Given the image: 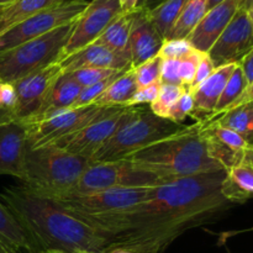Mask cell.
Masks as SVG:
<instances>
[{
    "label": "cell",
    "instance_id": "cell-1",
    "mask_svg": "<svg viewBox=\"0 0 253 253\" xmlns=\"http://www.w3.org/2000/svg\"><path fill=\"white\" fill-rule=\"evenodd\" d=\"M224 178L220 170L153 187L126 216L110 250L161 253L189 230L215 221L232 205L222 194Z\"/></svg>",
    "mask_w": 253,
    "mask_h": 253
},
{
    "label": "cell",
    "instance_id": "cell-2",
    "mask_svg": "<svg viewBox=\"0 0 253 253\" xmlns=\"http://www.w3.org/2000/svg\"><path fill=\"white\" fill-rule=\"evenodd\" d=\"M5 207L29 234L40 251L57 249L67 253H106L109 240L57 204L29 188H6L1 193Z\"/></svg>",
    "mask_w": 253,
    "mask_h": 253
},
{
    "label": "cell",
    "instance_id": "cell-3",
    "mask_svg": "<svg viewBox=\"0 0 253 253\" xmlns=\"http://www.w3.org/2000/svg\"><path fill=\"white\" fill-rule=\"evenodd\" d=\"M125 160L157 175L166 183L225 168L212 157L200 121L150 143Z\"/></svg>",
    "mask_w": 253,
    "mask_h": 253
},
{
    "label": "cell",
    "instance_id": "cell-4",
    "mask_svg": "<svg viewBox=\"0 0 253 253\" xmlns=\"http://www.w3.org/2000/svg\"><path fill=\"white\" fill-rule=\"evenodd\" d=\"M152 188H124L44 197L54 200L67 211L100 231L109 240L110 251L113 240L123 230L126 216L150 197Z\"/></svg>",
    "mask_w": 253,
    "mask_h": 253
},
{
    "label": "cell",
    "instance_id": "cell-5",
    "mask_svg": "<svg viewBox=\"0 0 253 253\" xmlns=\"http://www.w3.org/2000/svg\"><path fill=\"white\" fill-rule=\"evenodd\" d=\"M91 161L54 145L29 148L22 185L42 195L71 192Z\"/></svg>",
    "mask_w": 253,
    "mask_h": 253
},
{
    "label": "cell",
    "instance_id": "cell-6",
    "mask_svg": "<svg viewBox=\"0 0 253 253\" xmlns=\"http://www.w3.org/2000/svg\"><path fill=\"white\" fill-rule=\"evenodd\" d=\"M182 127L183 125L155 115L150 108L133 106L123 125L90 161L108 162L125 160L136 151L177 132Z\"/></svg>",
    "mask_w": 253,
    "mask_h": 253
},
{
    "label": "cell",
    "instance_id": "cell-7",
    "mask_svg": "<svg viewBox=\"0 0 253 253\" xmlns=\"http://www.w3.org/2000/svg\"><path fill=\"white\" fill-rule=\"evenodd\" d=\"M74 22L0 52V81L15 83L34 72L61 61Z\"/></svg>",
    "mask_w": 253,
    "mask_h": 253
},
{
    "label": "cell",
    "instance_id": "cell-8",
    "mask_svg": "<svg viewBox=\"0 0 253 253\" xmlns=\"http://www.w3.org/2000/svg\"><path fill=\"white\" fill-rule=\"evenodd\" d=\"M165 183V180L158 178L157 175L137 167L135 163L128 160L108 161V162L91 161L90 165L79 178L78 183L68 193L83 194V193L108 189L158 187Z\"/></svg>",
    "mask_w": 253,
    "mask_h": 253
},
{
    "label": "cell",
    "instance_id": "cell-9",
    "mask_svg": "<svg viewBox=\"0 0 253 253\" xmlns=\"http://www.w3.org/2000/svg\"><path fill=\"white\" fill-rule=\"evenodd\" d=\"M88 2L86 0H66L19 22L7 31L0 34V52L14 48L58 27L72 24L85 10Z\"/></svg>",
    "mask_w": 253,
    "mask_h": 253
},
{
    "label": "cell",
    "instance_id": "cell-10",
    "mask_svg": "<svg viewBox=\"0 0 253 253\" xmlns=\"http://www.w3.org/2000/svg\"><path fill=\"white\" fill-rule=\"evenodd\" d=\"M109 108L110 106H96L93 104L83 108H68L26 124L29 148L51 145L57 140L72 135L103 115Z\"/></svg>",
    "mask_w": 253,
    "mask_h": 253
},
{
    "label": "cell",
    "instance_id": "cell-11",
    "mask_svg": "<svg viewBox=\"0 0 253 253\" xmlns=\"http://www.w3.org/2000/svg\"><path fill=\"white\" fill-rule=\"evenodd\" d=\"M132 108L133 106H110L103 115L94 119L88 125L51 145L63 148L72 155L91 160L123 125Z\"/></svg>",
    "mask_w": 253,
    "mask_h": 253
},
{
    "label": "cell",
    "instance_id": "cell-12",
    "mask_svg": "<svg viewBox=\"0 0 253 253\" xmlns=\"http://www.w3.org/2000/svg\"><path fill=\"white\" fill-rule=\"evenodd\" d=\"M119 0H91L74 22L73 31L62 53V58L93 43L106 27L123 14ZM61 58V59H62Z\"/></svg>",
    "mask_w": 253,
    "mask_h": 253
},
{
    "label": "cell",
    "instance_id": "cell-13",
    "mask_svg": "<svg viewBox=\"0 0 253 253\" xmlns=\"http://www.w3.org/2000/svg\"><path fill=\"white\" fill-rule=\"evenodd\" d=\"M62 74L63 68L58 61L12 83L17 96L14 110L15 120L27 123L34 119L43 106L53 84Z\"/></svg>",
    "mask_w": 253,
    "mask_h": 253
},
{
    "label": "cell",
    "instance_id": "cell-14",
    "mask_svg": "<svg viewBox=\"0 0 253 253\" xmlns=\"http://www.w3.org/2000/svg\"><path fill=\"white\" fill-rule=\"evenodd\" d=\"M253 48V25L246 10L239 9L208 56L215 68L230 63L239 64Z\"/></svg>",
    "mask_w": 253,
    "mask_h": 253
},
{
    "label": "cell",
    "instance_id": "cell-15",
    "mask_svg": "<svg viewBox=\"0 0 253 253\" xmlns=\"http://www.w3.org/2000/svg\"><path fill=\"white\" fill-rule=\"evenodd\" d=\"M27 151L26 124L15 119L0 124V175L24 182Z\"/></svg>",
    "mask_w": 253,
    "mask_h": 253
},
{
    "label": "cell",
    "instance_id": "cell-16",
    "mask_svg": "<svg viewBox=\"0 0 253 253\" xmlns=\"http://www.w3.org/2000/svg\"><path fill=\"white\" fill-rule=\"evenodd\" d=\"M237 10L239 5L236 0H225L221 4L208 10L199 24L187 37L193 48L202 53H208L226 29Z\"/></svg>",
    "mask_w": 253,
    "mask_h": 253
},
{
    "label": "cell",
    "instance_id": "cell-17",
    "mask_svg": "<svg viewBox=\"0 0 253 253\" xmlns=\"http://www.w3.org/2000/svg\"><path fill=\"white\" fill-rule=\"evenodd\" d=\"M63 73L83 68L126 69L131 67L130 54L118 53L101 44L93 43L78 49L71 56L59 61Z\"/></svg>",
    "mask_w": 253,
    "mask_h": 253
},
{
    "label": "cell",
    "instance_id": "cell-18",
    "mask_svg": "<svg viewBox=\"0 0 253 253\" xmlns=\"http://www.w3.org/2000/svg\"><path fill=\"white\" fill-rule=\"evenodd\" d=\"M163 41V37L151 21L147 10L137 7L128 40L131 66L136 67L151 57L156 56Z\"/></svg>",
    "mask_w": 253,
    "mask_h": 253
},
{
    "label": "cell",
    "instance_id": "cell-19",
    "mask_svg": "<svg viewBox=\"0 0 253 253\" xmlns=\"http://www.w3.org/2000/svg\"><path fill=\"white\" fill-rule=\"evenodd\" d=\"M236 67L237 63L217 67L202 84L190 91L193 101H194V111L192 114L193 119L197 121H204L212 115L217 101L224 91L225 85Z\"/></svg>",
    "mask_w": 253,
    "mask_h": 253
},
{
    "label": "cell",
    "instance_id": "cell-20",
    "mask_svg": "<svg viewBox=\"0 0 253 253\" xmlns=\"http://www.w3.org/2000/svg\"><path fill=\"white\" fill-rule=\"evenodd\" d=\"M221 189L231 204H244L253 198V147L244 151L225 170Z\"/></svg>",
    "mask_w": 253,
    "mask_h": 253
},
{
    "label": "cell",
    "instance_id": "cell-21",
    "mask_svg": "<svg viewBox=\"0 0 253 253\" xmlns=\"http://www.w3.org/2000/svg\"><path fill=\"white\" fill-rule=\"evenodd\" d=\"M82 89L83 88L77 82H74L68 74L63 73L57 79L56 83L53 84L52 89L49 90L48 96H47L46 101H44L43 106L39 111V114L34 119H31V120L25 124L34 123V121L46 118V116L57 113L59 110L72 108V105L78 99Z\"/></svg>",
    "mask_w": 253,
    "mask_h": 253
},
{
    "label": "cell",
    "instance_id": "cell-22",
    "mask_svg": "<svg viewBox=\"0 0 253 253\" xmlns=\"http://www.w3.org/2000/svg\"><path fill=\"white\" fill-rule=\"evenodd\" d=\"M66 0H12L0 6V34L7 31L19 22Z\"/></svg>",
    "mask_w": 253,
    "mask_h": 253
},
{
    "label": "cell",
    "instance_id": "cell-23",
    "mask_svg": "<svg viewBox=\"0 0 253 253\" xmlns=\"http://www.w3.org/2000/svg\"><path fill=\"white\" fill-rule=\"evenodd\" d=\"M0 241L15 252L20 250H24L29 253L41 252L29 234L22 229L19 221L1 202H0Z\"/></svg>",
    "mask_w": 253,
    "mask_h": 253
},
{
    "label": "cell",
    "instance_id": "cell-24",
    "mask_svg": "<svg viewBox=\"0 0 253 253\" xmlns=\"http://www.w3.org/2000/svg\"><path fill=\"white\" fill-rule=\"evenodd\" d=\"M135 15L136 9L132 11H124L106 27L105 31L94 42L108 47L111 51L118 52V53L130 54L128 40H130L131 27H132Z\"/></svg>",
    "mask_w": 253,
    "mask_h": 253
},
{
    "label": "cell",
    "instance_id": "cell-25",
    "mask_svg": "<svg viewBox=\"0 0 253 253\" xmlns=\"http://www.w3.org/2000/svg\"><path fill=\"white\" fill-rule=\"evenodd\" d=\"M136 90L137 85H136L133 67L131 66L118 79H115L98 99L93 101V105L126 106Z\"/></svg>",
    "mask_w": 253,
    "mask_h": 253
},
{
    "label": "cell",
    "instance_id": "cell-26",
    "mask_svg": "<svg viewBox=\"0 0 253 253\" xmlns=\"http://www.w3.org/2000/svg\"><path fill=\"white\" fill-rule=\"evenodd\" d=\"M203 123H214L222 127L230 128L253 145V101L230 109L219 118Z\"/></svg>",
    "mask_w": 253,
    "mask_h": 253
},
{
    "label": "cell",
    "instance_id": "cell-27",
    "mask_svg": "<svg viewBox=\"0 0 253 253\" xmlns=\"http://www.w3.org/2000/svg\"><path fill=\"white\" fill-rule=\"evenodd\" d=\"M208 11V0H188L165 40L187 39Z\"/></svg>",
    "mask_w": 253,
    "mask_h": 253
},
{
    "label": "cell",
    "instance_id": "cell-28",
    "mask_svg": "<svg viewBox=\"0 0 253 253\" xmlns=\"http://www.w3.org/2000/svg\"><path fill=\"white\" fill-rule=\"evenodd\" d=\"M187 1L188 0H163L157 6L147 10L151 21L153 22L163 40L167 37L168 32L170 31L174 22L179 17Z\"/></svg>",
    "mask_w": 253,
    "mask_h": 253
},
{
    "label": "cell",
    "instance_id": "cell-29",
    "mask_svg": "<svg viewBox=\"0 0 253 253\" xmlns=\"http://www.w3.org/2000/svg\"><path fill=\"white\" fill-rule=\"evenodd\" d=\"M247 85H249V83H247L246 78H245L244 72H242L241 67L237 64L234 73L231 74L229 82L225 85V89L222 91L221 96H220L219 101H217L214 113H212V115L210 118H208L204 121H211L214 119L219 118L220 115H222L242 95V93L247 88Z\"/></svg>",
    "mask_w": 253,
    "mask_h": 253
},
{
    "label": "cell",
    "instance_id": "cell-30",
    "mask_svg": "<svg viewBox=\"0 0 253 253\" xmlns=\"http://www.w3.org/2000/svg\"><path fill=\"white\" fill-rule=\"evenodd\" d=\"M200 123L209 135H211L217 142L221 143L224 147L232 151V152L240 153L253 147V145L247 142L241 135L230 130V128L222 127V126L216 125L214 123H203V121H200Z\"/></svg>",
    "mask_w": 253,
    "mask_h": 253
},
{
    "label": "cell",
    "instance_id": "cell-31",
    "mask_svg": "<svg viewBox=\"0 0 253 253\" xmlns=\"http://www.w3.org/2000/svg\"><path fill=\"white\" fill-rule=\"evenodd\" d=\"M185 88L180 85H172V84H162L158 93L157 98L150 104L148 108L151 109L155 115L160 116V118L167 119L168 113L174 105L175 101L180 96Z\"/></svg>",
    "mask_w": 253,
    "mask_h": 253
},
{
    "label": "cell",
    "instance_id": "cell-32",
    "mask_svg": "<svg viewBox=\"0 0 253 253\" xmlns=\"http://www.w3.org/2000/svg\"><path fill=\"white\" fill-rule=\"evenodd\" d=\"M161 68H162V58L157 54L133 67L137 89L150 85L156 82H161Z\"/></svg>",
    "mask_w": 253,
    "mask_h": 253
},
{
    "label": "cell",
    "instance_id": "cell-33",
    "mask_svg": "<svg viewBox=\"0 0 253 253\" xmlns=\"http://www.w3.org/2000/svg\"><path fill=\"white\" fill-rule=\"evenodd\" d=\"M120 71H123V69L83 68L77 69V71L73 72H68L67 74H68L74 82H77L82 88H86V86H90L93 85V84L98 83V82H101L104 81V79L109 78V77L114 76V74H116Z\"/></svg>",
    "mask_w": 253,
    "mask_h": 253
},
{
    "label": "cell",
    "instance_id": "cell-34",
    "mask_svg": "<svg viewBox=\"0 0 253 253\" xmlns=\"http://www.w3.org/2000/svg\"><path fill=\"white\" fill-rule=\"evenodd\" d=\"M125 71H126V69H123V71L118 72L116 74H114V76L109 77V78H106V79H104V81L98 82V83L93 84V85L86 86V88L82 89L81 94H79V96H78V99H77L76 103L72 105V108H83V106H86V105H90V104H93V101L95 100V99H98L99 96H100L101 94H103L104 91H105L106 89H108L109 86L111 85V83H113L115 79H118L119 77H120L121 74H123Z\"/></svg>",
    "mask_w": 253,
    "mask_h": 253
},
{
    "label": "cell",
    "instance_id": "cell-35",
    "mask_svg": "<svg viewBox=\"0 0 253 253\" xmlns=\"http://www.w3.org/2000/svg\"><path fill=\"white\" fill-rule=\"evenodd\" d=\"M193 111H194L193 96L188 89H184L179 98H178V100L175 101L174 105L172 106L169 113H168L167 120L178 124V125H183V121L187 119V116H192Z\"/></svg>",
    "mask_w": 253,
    "mask_h": 253
},
{
    "label": "cell",
    "instance_id": "cell-36",
    "mask_svg": "<svg viewBox=\"0 0 253 253\" xmlns=\"http://www.w3.org/2000/svg\"><path fill=\"white\" fill-rule=\"evenodd\" d=\"M200 57H202V52L193 48L192 52L179 59V77L183 88L189 89L193 84Z\"/></svg>",
    "mask_w": 253,
    "mask_h": 253
},
{
    "label": "cell",
    "instance_id": "cell-37",
    "mask_svg": "<svg viewBox=\"0 0 253 253\" xmlns=\"http://www.w3.org/2000/svg\"><path fill=\"white\" fill-rule=\"evenodd\" d=\"M193 47L187 39L165 40L157 56L162 59H180L192 52Z\"/></svg>",
    "mask_w": 253,
    "mask_h": 253
},
{
    "label": "cell",
    "instance_id": "cell-38",
    "mask_svg": "<svg viewBox=\"0 0 253 253\" xmlns=\"http://www.w3.org/2000/svg\"><path fill=\"white\" fill-rule=\"evenodd\" d=\"M16 100L17 96L14 84L0 81V113L14 119Z\"/></svg>",
    "mask_w": 253,
    "mask_h": 253
},
{
    "label": "cell",
    "instance_id": "cell-39",
    "mask_svg": "<svg viewBox=\"0 0 253 253\" xmlns=\"http://www.w3.org/2000/svg\"><path fill=\"white\" fill-rule=\"evenodd\" d=\"M161 85H162L161 82H156V83L150 84L147 86H143V88H138L135 91V94L131 96V99L128 100L126 106H138L142 105V104H151L157 98Z\"/></svg>",
    "mask_w": 253,
    "mask_h": 253
},
{
    "label": "cell",
    "instance_id": "cell-40",
    "mask_svg": "<svg viewBox=\"0 0 253 253\" xmlns=\"http://www.w3.org/2000/svg\"><path fill=\"white\" fill-rule=\"evenodd\" d=\"M161 83L183 86L179 77V59H162Z\"/></svg>",
    "mask_w": 253,
    "mask_h": 253
},
{
    "label": "cell",
    "instance_id": "cell-41",
    "mask_svg": "<svg viewBox=\"0 0 253 253\" xmlns=\"http://www.w3.org/2000/svg\"><path fill=\"white\" fill-rule=\"evenodd\" d=\"M215 71V66L212 63V61L210 59V57L208 56V53H202V57H200L199 64H198L197 73H195L194 81H193V84L190 85V88L188 89L189 91L194 90L199 84H202L212 72Z\"/></svg>",
    "mask_w": 253,
    "mask_h": 253
},
{
    "label": "cell",
    "instance_id": "cell-42",
    "mask_svg": "<svg viewBox=\"0 0 253 253\" xmlns=\"http://www.w3.org/2000/svg\"><path fill=\"white\" fill-rule=\"evenodd\" d=\"M239 66L241 67L242 72L245 74V78H246L247 83H252L253 82V48L252 51L242 59L239 63Z\"/></svg>",
    "mask_w": 253,
    "mask_h": 253
},
{
    "label": "cell",
    "instance_id": "cell-43",
    "mask_svg": "<svg viewBox=\"0 0 253 253\" xmlns=\"http://www.w3.org/2000/svg\"><path fill=\"white\" fill-rule=\"evenodd\" d=\"M250 101H253V82H252V83H250L249 85H247V88L245 89V91L242 93V95L240 96V98L237 99V100L235 101V103L232 104V105L230 106L229 109H227V110H230V109L237 108V106L242 105V104L250 103ZM226 111H225V113H226Z\"/></svg>",
    "mask_w": 253,
    "mask_h": 253
},
{
    "label": "cell",
    "instance_id": "cell-44",
    "mask_svg": "<svg viewBox=\"0 0 253 253\" xmlns=\"http://www.w3.org/2000/svg\"><path fill=\"white\" fill-rule=\"evenodd\" d=\"M138 1L140 0H119L123 11H132V10L137 9Z\"/></svg>",
    "mask_w": 253,
    "mask_h": 253
},
{
    "label": "cell",
    "instance_id": "cell-45",
    "mask_svg": "<svg viewBox=\"0 0 253 253\" xmlns=\"http://www.w3.org/2000/svg\"><path fill=\"white\" fill-rule=\"evenodd\" d=\"M163 0H140L138 1L137 7H142V9L146 10H151L153 9L155 6H157L158 4H161Z\"/></svg>",
    "mask_w": 253,
    "mask_h": 253
},
{
    "label": "cell",
    "instance_id": "cell-46",
    "mask_svg": "<svg viewBox=\"0 0 253 253\" xmlns=\"http://www.w3.org/2000/svg\"><path fill=\"white\" fill-rule=\"evenodd\" d=\"M237 1V5H239V9H242V10H249L250 7H251L253 0H236Z\"/></svg>",
    "mask_w": 253,
    "mask_h": 253
},
{
    "label": "cell",
    "instance_id": "cell-47",
    "mask_svg": "<svg viewBox=\"0 0 253 253\" xmlns=\"http://www.w3.org/2000/svg\"><path fill=\"white\" fill-rule=\"evenodd\" d=\"M225 0H208V10L212 9V7H215L216 5L221 4V2H224Z\"/></svg>",
    "mask_w": 253,
    "mask_h": 253
},
{
    "label": "cell",
    "instance_id": "cell-48",
    "mask_svg": "<svg viewBox=\"0 0 253 253\" xmlns=\"http://www.w3.org/2000/svg\"><path fill=\"white\" fill-rule=\"evenodd\" d=\"M106 253H136V252L130 251V250H126V249H113Z\"/></svg>",
    "mask_w": 253,
    "mask_h": 253
},
{
    "label": "cell",
    "instance_id": "cell-49",
    "mask_svg": "<svg viewBox=\"0 0 253 253\" xmlns=\"http://www.w3.org/2000/svg\"><path fill=\"white\" fill-rule=\"evenodd\" d=\"M40 253H67L62 250H57V249H47V250H42Z\"/></svg>",
    "mask_w": 253,
    "mask_h": 253
},
{
    "label": "cell",
    "instance_id": "cell-50",
    "mask_svg": "<svg viewBox=\"0 0 253 253\" xmlns=\"http://www.w3.org/2000/svg\"><path fill=\"white\" fill-rule=\"evenodd\" d=\"M9 120H12V119L10 118V116L5 115V114L0 113V124H2V123H6V121H9Z\"/></svg>",
    "mask_w": 253,
    "mask_h": 253
},
{
    "label": "cell",
    "instance_id": "cell-51",
    "mask_svg": "<svg viewBox=\"0 0 253 253\" xmlns=\"http://www.w3.org/2000/svg\"><path fill=\"white\" fill-rule=\"evenodd\" d=\"M7 249H9V247H7V246H5V245L2 244L1 241H0V253H6Z\"/></svg>",
    "mask_w": 253,
    "mask_h": 253
},
{
    "label": "cell",
    "instance_id": "cell-52",
    "mask_svg": "<svg viewBox=\"0 0 253 253\" xmlns=\"http://www.w3.org/2000/svg\"><path fill=\"white\" fill-rule=\"evenodd\" d=\"M10 1H12V0H0V6H4V5L9 4Z\"/></svg>",
    "mask_w": 253,
    "mask_h": 253
},
{
    "label": "cell",
    "instance_id": "cell-53",
    "mask_svg": "<svg viewBox=\"0 0 253 253\" xmlns=\"http://www.w3.org/2000/svg\"><path fill=\"white\" fill-rule=\"evenodd\" d=\"M6 253H17V252L12 251V250H11V249H7V251H6Z\"/></svg>",
    "mask_w": 253,
    "mask_h": 253
},
{
    "label": "cell",
    "instance_id": "cell-54",
    "mask_svg": "<svg viewBox=\"0 0 253 253\" xmlns=\"http://www.w3.org/2000/svg\"><path fill=\"white\" fill-rule=\"evenodd\" d=\"M79 253H84V252H79Z\"/></svg>",
    "mask_w": 253,
    "mask_h": 253
},
{
    "label": "cell",
    "instance_id": "cell-55",
    "mask_svg": "<svg viewBox=\"0 0 253 253\" xmlns=\"http://www.w3.org/2000/svg\"><path fill=\"white\" fill-rule=\"evenodd\" d=\"M252 4H253V2H252Z\"/></svg>",
    "mask_w": 253,
    "mask_h": 253
}]
</instances>
